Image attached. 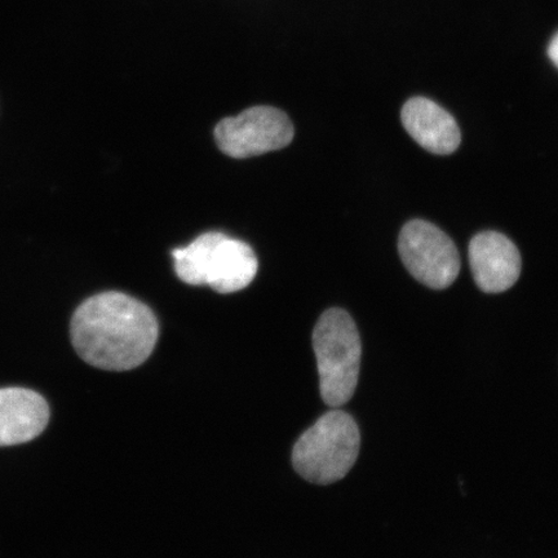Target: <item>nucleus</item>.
<instances>
[{"label": "nucleus", "mask_w": 558, "mask_h": 558, "mask_svg": "<svg viewBox=\"0 0 558 558\" xmlns=\"http://www.w3.org/2000/svg\"><path fill=\"white\" fill-rule=\"evenodd\" d=\"M156 314L120 291L101 292L75 310L70 337L86 364L107 372H129L148 361L157 345Z\"/></svg>", "instance_id": "nucleus-1"}, {"label": "nucleus", "mask_w": 558, "mask_h": 558, "mask_svg": "<svg viewBox=\"0 0 558 558\" xmlns=\"http://www.w3.org/2000/svg\"><path fill=\"white\" fill-rule=\"evenodd\" d=\"M174 271L186 284H207L218 294H233L254 281L259 262L246 242L208 232L172 251Z\"/></svg>", "instance_id": "nucleus-2"}, {"label": "nucleus", "mask_w": 558, "mask_h": 558, "mask_svg": "<svg viewBox=\"0 0 558 558\" xmlns=\"http://www.w3.org/2000/svg\"><path fill=\"white\" fill-rule=\"evenodd\" d=\"M320 397L327 407L339 409L357 388L362 344L357 326L344 310H327L313 330Z\"/></svg>", "instance_id": "nucleus-3"}, {"label": "nucleus", "mask_w": 558, "mask_h": 558, "mask_svg": "<svg viewBox=\"0 0 558 558\" xmlns=\"http://www.w3.org/2000/svg\"><path fill=\"white\" fill-rule=\"evenodd\" d=\"M360 448L357 423L345 411L333 409L300 436L292 449V465L312 484H333L353 469Z\"/></svg>", "instance_id": "nucleus-4"}, {"label": "nucleus", "mask_w": 558, "mask_h": 558, "mask_svg": "<svg viewBox=\"0 0 558 558\" xmlns=\"http://www.w3.org/2000/svg\"><path fill=\"white\" fill-rule=\"evenodd\" d=\"M295 129L284 111L259 105L236 117L225 118L215 128V140L226 156L246 159L281 150L294 140Z\"/></svg>", "instance_id": "nucleus-5"}, {"label": "nucleus", "mask_w": 558, "mask_h": 558, "mask_svg": "<svg viewBox=\"0 0 558 558\" xmlns=\"http://www.w3.org/2000/svg\"><path fill=\"white\" fill-rule=\"evenodd\" d=\"M399 251L404 267L430 289L449 288L460 271L456 243L441 229L425 220H411L400 233Z\"/></svg>", "instance_id": "nucleus-6"}, {"label": "nucleus", "mask_w": 558, "mask_h": 558, "mask_svg": "<svg viewBox=\"0 0 558 558\" xmlns=\"http://www.w3.org/2000/svg\"><path fill=\"white\" fill-rule=\"evenodd\" d=\"M469 254L474 282L486 294H499L518 282L521 256L519 248L505 234L488 230L474 235Z\"/></svg>", "instance_id": "nucleus-7"}, {"label": "nucleus", "mask_w": 558, "mask_h": 558, "mask_svg": "<svg viewBox=\"0 0 558 558\" xmlns=\"http://www.w3.org/2000/svg\"><path fill=\"white\" fill-rule=\"evenodd\" d=\"M401 120L408 134L434 155H452L462 143L457 121L449 111L427 97H413L404 104Z\"/></svg>", "instance_id": "nucleus-8"}, {"label": "nucleus", "mask_w": 558, "mask_h": 558, "mask_svg": "<svg viewBox=\"0 0 558 558\" xmlns=\"http://www.w3.org/2000/svg\"><path fill=\"white\" fill-rule=\"evenodd\" d=\"M50 422V408L32 389L0 388V446L32 441Z\"/></svg>", "instance_id": "nucleus-9"}, {"label": "nucleus", "mask_w": 558, "mask_h": 558, "mask_svg": "<svg viewBox=\"0 0 558 558\" xmlns=\"http://www.w3.org/2000/svg\"><path fill=\"white\" fill-rule=\"evenodd\" d=\"M548 56L550 61H553L556 68H558V33L555 35L553 40H550Z\"/></svg>", "instance_id": "nucleus-10"}]
</instances>
